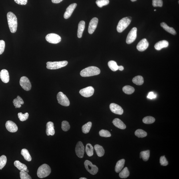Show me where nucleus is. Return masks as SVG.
<instances>
[{"instance_id":"1","label":"nucleus","mask_w":179,"mask_h":179,"mask_svg":"<svg viewBox=\"0 0 179 179\" xmlns=\"http://www.w3.org/2000/svg\"><path fill=\"white\" fill-rule=\"evenodd\" d=\"M8 24L10 31L12 33H15L17 31V17L11 12L7 14Z\"/></svg>"},{"instance_id":"2","label":"nucleus","mask_w":179,"mask_h":179,"mask_svg":"<svg viewBox=\"0 0 179 179\" xmlns=\"http://www.w3.org/2000/svg\"><path fill=\"white\" fill-rule=\"evenodd\" d=\"M100 72L99 68L95 66H91L82 70L80 74L82 77H87L98 75Z\"/></svg>"},{"instance_id":"3","label":"nucleus","mask_w":179,"mask_h":179,"mask_svg":"<svg viewBox=\"0 0 179 179\" xmlns=\"http://www.w3.org/2000/svg\"><path fill=\"white\" fill-rule=\"evenodd\" d=\"M51 172L50 166L46 164H42L38 168L37 174L40 178H44L49 176Z\"/></svg>"},{"instance_id":"4","label":"nucleus","mask_w":179,"mask_h":179,"mask_svg":"<svg viewBox=\"0 0 179 179\" xmlns=\"http://www.w3.org/2000/svg\"><path fill=\"white\" fill-rule=\"evenodd\" d=\"M132 18L130 17L123 18L120 20L118 24L117 30L119 33H122L124 31L130 24L131 22Z\"/></svg>"},{"instance_id":"5","label":"nucleus","mask_w":179,"mask_h":179,"mask_svg":"<svg viewBox=\"0 0 179 179\" xmlns=\"http://www.w3.org/2000/svg\"><path fill=\"white\" fill-rule=\"evenodd\" d=\"M68 63L67 61L48 62L47 63V68L49 69H58L65 67L67 65Z\"/></svg>"},{"instance_id":"6","label":"nucleus","mask_w":179,"mask_h":179,"mask_svg":"<svg viewBox=\"0 0 179 179\" xmlns=\"http://www.w3.org/2000/svg\"><path fill=\"white\" fill-rule=\"evenodd\" d=\"M58 103L62 106H67L70 105V102L67 96L62 92H59L57 96Z\"/></svg>"},{"instance_id":"7","label":"nucleus","mask_w":179,"mask_h":179,"mask_svg":"<svg viewBox=\"0 0 179 179\" xmlns=\"http://www.w3.org/2000/svg\"><path fill=\"white\" fill-rule=\"evenodd\" d=\"M85 168L90 174L92 175H95L97 174L98 171L97 166L93 165L92 163L88 160H86L84 163Z\"/></svg>"},{"instance_id":"8","label":"nucleus","mask_w":179,"mask_h":179,"mask_svg":"<svg viewBox=\"0 0 179 179\" xmlns=\"http://www.w3.org/2000/svg\"><path fill=\"white\" fill-rule=\"evenodd\" d=\"M46 39L49 43L53 44L59 43L61 41V38L59 36L55 33L48 34L46 37Z\"/></svg>"},{"instance_id":"9","label":"nucleus","mask_w":179,"mask_h":179,"mask_svg":"<svg viewBox=\"0 0 179 179\" xmlns=\"http://www.w3.org/2000/svg\"><path fill=\"white\" fill-rule=\"evenodd\" d=\"M20 84L22 88L26 91H29L31 89V82L28 78L25 76H23L21 78Z\"/></svg>"},{"instance_id":"10","label":"nucleus","mask_w":179,"mask_h":179,"mask_svg":"<svg viewBox=\"0 0 179 179\" xmlns=\"http://www.w3.org/2000/svg\"><path fill=\"white\" fill-rule=\"evenodd\" d=\"M137 29L136 27H134L131 30L127 37L126 40L127 43L128 44H131L135 41L137 37Z\"/></svg>"},{"instance_id":"11","label":"nucleus","mask_w":179,"mask_h":179,"mask_svg":"<svg viewBox=\"0 0 179 179\" xmlns=\"http://www.w3.org/2000/svg\"><path fill=\"white\" fill-rule=\"evenodd\" d=\"M94 92V88L92 86H89L80 90L79 93L84 97L88 98L93 95Z\"/></svg>"},{"instance_id":"12","label":"nucleus","mask_w":179,"mask_h":179,"mask_svg":"<svg viewBox=\"0 0 179 179\" xmlns=\"http://www.w3.org/2000/svg\"><path fill=\"white\" fill-rule=\"evenodd\" d=\"M84 146L81 141L77 143L75 148V152L78 157L82 158H83L84 154Z\"/></svg>"},{"instance_id":"13","label":"nucleus","mask_w":179,"mask_h":179,"mask_svg":"<svg viewBox=\"0 0 179 179\" xmlns=\"http://www.w3.org/2000/svg\"><path fill=\"white\" fill-rule=\"evenodd\" d=\"M110 108L111 111L116 114L122 115L124 113V110L121 106L115 103L110 104Z\"/></svg>"},{"instance_id":"14","label":"nucleus","mask_w":179,"mask_h":179,"mask_svg":"<svg viewBox=\"0 0 179 179\" xmlns=\"http://www.w3.org/2000/svg\"><path fill=\"white\" fill-rule=\"evenodd\" d=\"M98 19L94 17L90 20L89 23L88 31L90 34H92L95 31L98 24Z\"/></svg>"},{"instance_id":"15","label":"nucleus","mask_w":179,"mask_h":179,"mask_svg":"<svg viewBox=\"0 0 179 179\" xmlns=\"http://www.w3.org/2000/svg\"><path fill=\"white\" fill-rule=\"evenodd\" d=\"M5 126L8 131L11 132H15L18 129L17 125L11 120H8L6 122Z\"/></svg>"},{"instance_id":"16","label":"nucleus","mask_w":179,"mask_h":179,"mask_svg":"<svg viewBox=\"0 0 179 179\" xmlns=\"http://www.w3.org/2000/svg\"><path fill=\"white\" fill-rule=\"evenodd\" d=\"M149 46L147 40L146 39H143L140 41L137 46V49L139 51L143 52L145 51Z\"/></svg>"},{"instance_id":"17","label":"nucleus","mask_w":179,"mask_h":179,"mask_svg":"<svg viewBox=\"0 0 179 179\" xmlns=\"http://www.w3.org/2000/svg\"><path fill=\"white\" fill-rule=\"evenodd\" d=\"M77 5V4L74 3L71 4L67 8L64 15V18L67 19L71 17L72 13H73Z\"/></svg>"},{"instance_id":"18","label":"nucleus","mask_w":179,"mask_h":179,"mask_svg":"<svg viewBox=\"0 0 179 179\" xmlns=\"http://www.w3.org/2000/svg\"><path fill=\"white\" fill-rule=\"evenodd\" d=\"M46 134L48 136H53L55 134V130L54 129V124L53 122H48L46 125Z\"/></svg>"},{"instance_id":"19","label":"nucleus","mask_w":179,"mask_h":179,"mask_svg":"<svg viewBox=\"0 0 179 179\" xmlns=\"http://www.w3.org/2000/svg\"><path fill=\"white\" fill-rule=\"evenodd\" d=\"M0 77L4 83H8L9 81V75L7 70L5 69L1 70L0 72Z\"/></svg>"},{"instance_id":"20","label":"nucleus","mask_w":179,"mask_h":179,"mask_svg":"<svg viewBox=\"0 0 179 179\" xmlns=\"http://www.w3.org/2000/svg\"><path fill=\"white\" fill-rule=\"evenodd\" d=\"M168 42L167 41L162 40L156 43L155 45V48L156 50L159 51L163 48L168 47Z\"/></svg>"},{"instance_id":"21","label":"nucleus","mask_w":179,"mask_h":179,"mask_svg":"<svg viewBox=\"0 0 179 179\" xmlns=\"http://www.w3.org/2000/svg\"><path fill=\"white\" fill-rule=\"evenodd\" d=\"M114 125L118 128L122 129H124L126 128L125 124L119 118H116L112 121Z\"/></svg>"},{"instance_id":"22","label":"nucleus","mask_w":179,"mask_h":179,"mask_svg":"<svg viewBox=\"0 0 179 179\" xmlns=\"http://www.w3.org/2000/svg\"><path fill=\"white\" fill-rule=\"evenodd\" d=\"M85 28V22L84 21H81L78 24L77 31V36L79 38L82 37V34Z\"/></svg>"},{"instance_id":"23","label":"nucleus","mask_w":179,"mask_h":179,"mask_svg":"<svg viewBox=\"0 0 179 179\" xmlns=\"http://www.w3.org/2000/svg\"><path fill=\"white\" fill-rule=\"evenodd\" d=\"M125 162V160L124 159L120 160L116 163L115 166V171L116 172L119 173L121 171L122 169L124 167Z\"/></svg>"},{"instance_id":"24","label":"nucleus","mask_w":179,"mask_h":179,"mask_svg":"<svg viewBox=\"0 0 179 179\" xmlns=\"http://www.w3.org/2000/svg\"><path fill=\"white\" fill-rule=\"evenodd\" d=\"M161 26L167 32L173 35H176V33L174 28L169 27L166 23L162 22L161 24Z\"/></svg>"},{"instance_id":"25","label":"nucleus","mask_w":179,"mask_h":179,"mask_svg":"<svg viewBox=\"0 0 179 179\" xmlns=\"http://www.w3.org/2000/svg\"><path fill=\"white\" fill-rule=\"evenodd\" d=\"M13 102L16 108H21L22 104H24L23 99L19 96H17V98L13 100Z\"/></svg>"},{"instance_id":"26","label":"nucleus","mask_w":179,"mask_h":179,"mask_svg":"<svg viewBox=\"0 0 179 179\" xmlns=\"http://www.w3.org/2000/svg\"><path fill=\"white\" fill-rule=\"evenodd\" d=\"M94 149L96 154L98 157H101L104 155V150L102 146L96 144L94 146Z\"/></svg>"},{"instance_id":"27","label":"nucleus","mask_w":179,"mask_h":179,"mask_svg":"<svg viewBox=\"0 0 179 179\" xmlns=\"http://www.w3.org/2000/svg\"><path fill=\"white\" fill-rule=\"evenodd\" d=\"M14 165L20 171H26L27 167L25 164L22 163L19 161L17 160L14 162Z\"/></svg>"},{"instance_id":"28","label":"nucleus","mask_w":179,"mask_h":179,"mask_svg":"<svg viewBox=\"0 0 179 179\" xmlns=\"http://www.w3.org/2000/svg\"><path fill=\"white\" fill-rule=\"evenodd\" d=\"M21 154L23 156L25 159L27 161L30 162L32 160V158L28 151L26 149H23L22 150Z\"/></svg>"},{"instance_id":"29","label":"nucleus","mask_w":179,"mask_h":179,"mask_svg":"<svg viewBox=\"0 0 179 179\" xmlns=\"http://www.w3.org/2000/svg\"><path fill=\"white\" fill-rule=\"evenodd\" d=\"M150 155L149 150L143 151L140 153V158H142L144 161H147L149 158Z\"/></svg>"},{"instance_id":"30","label":"nucleus","mask_w":179,"mask_h":179,"mask_svg":"<svg viewBox=\"0 0 179 179\" xmlns=\"http://www.w3.org/2000/svg\"><path fill=\"white\" fill-rule=\"evenodd\" d=\"M132 81L137 85H142L144 83L143 78L141 76H136L133 79Z\"/></svg>"},{"instance_id":"31","label":"nucleus","mask_w":179,"mask_h":179,"mask_svg":"<svg viewBox=\"0 0 179 179\" xmlns=\"http://www.w3.org/2000/svg\"><path fill=\"white\" fill-rule=\"evenodd\" d=\"M92 123L91 122H89L87 124H84L82 127V131L83 133L87 134L90 131V130L92 127Z\"/></svg>"},{"instance_id":"32","label":"nucleus","mask_w":179,"mask_h":179,"mask_svg":"<svg viewBox=\"0 0 179 179\" xmlns=\"http://www.w3.org/2000/svg\"><path fill=\"white\" fill-rule=\"evenodd\" d=\"M108 65L110 69L112 71H116L118 70V66L116 62L113 60H111L108 62Z\"/></svg>"},{"instance_id":"33","label":"nucleus","mask_w":179,"mask_h":179,"mask_svg":"<svg viewBox=\"0 0 179 179\" xmlns=\"http://www.w3.org/2000/svg\"><path fill=\"white\" fill-rule=\"evenodd\" d=\"M129 174L130 172L128 168L127 167H125L120 173L119 176L121 178H126L129 176Z\"/></svg>"},{"instance_id":"34","label":"nucleus","mask_w":179,"mask_h":179,"mask_svg":"<svg viewBox=\"0 0 179 179\" xmlns=\"http://www.w3.org/2000/svg\"><path fill=\"white\" fill-rule=\"evenodd\" d=\"M94 149L92 145L88 143L86 145V152L87 155L89 157H91L93 155Z\"/></svg>"},{"instance_id":"35","label":"nucleus","mask_w":179,"mask_h":179,"mask_svg":"<svg viewBox=\"0 0 179 179\" xmlns=\"http://www.w3.org/2000/svg\"><path fill=\"white\" fill-rule=\"evenodd\" d=\"M123 91L127 94H130L133 93L135 91L134 88L130 86H126L123 88Z\"/></svg>"},{"instance_id":"36","label":"nucleus","mask_w":179,"mask_h":179,"mask_svg":"<svg viewBox=\"0 0 179 179\" xmlns=\"http://www.w3.org/2000/svg\"><path fill=\"white\" fill-rule=\"evenodd\" d=\"M135 134L138 138H143L147 136V134L145 131L141 129H138L136 131Z\"/></svg>"},{"instance_id":"37","label":"nucleus","mask_w":179,"mask_h":179,"mask_svg":"<svg viewBox=\"0 0 179 179\" xmlns=\"http://www.w3.org/2000/svg\"><path fill=\"white\" fill-rule=\"evenodd\" d=\"M155 121V119L151 116H147L145 117L143 119V122L144 124H150L153 123Z\"/></svg>"},{"instance_id":"38","label":"nucleus","mask_w":179,"mask_h":179,"mask_svg":"<svg viewBox=\"0 0 179 179\" xmlns=\"http://www.w3.org/2000/svg\"><path fill=\"white\" fill-rule=\"evenodd\" d=\"M109 2V0H96V3L98 7H102L108 5Z\"/></svg>"},{"instance_id":"39","label":"nucleus","mask_w":179,"mask_h":179,"mask_svg":"<svg viewBox=\"0 0 179 179\" xmlns=\"http://www.w3.org/2000/svg\"><path fill=\"white\" fill-rule=\"evenodd\" d=\"M7 157L5 155L0 157V170L2 169L5 166L7 162Z\"/></svg>"},{"instance_id":"40","label":"nucleus","mask_w":179,"mask_h":179,"mask_svg":"<svg viewBox=\"0 0 179 179\" xmlns=\"http://www.w3.org/2000/svg\"><path fill=\"white\" fill-rule=\"evenodd\" d=\"M18 116L21 122H24L28 118L29 115L28 112L25 114H23L21 112H19L18 114Z\"/></svg>"},{"instance_id":"41","label":"nucleus","mask_w":179,"mask_h":179,"mask_svg":"<svg viewBox=\"0 0 179 179\" xmlns=\"http://www.w3.org/2000/svg\"><path fill=\"white\" fill-rule=\"evenodd\" d=\"M61 128L64 131H67L70 128V125L69 122L66 121H63L62 122Z\"/></svg>"},{"instance_id":"42","label":"nucleus","mask_w":179,"mask_h":179,"mask_svg":"<svg viewBox=\"0 0 179 179\" xmlns=\"http://www.w3.org/2000/svg\"><path fill=\"white\" fill-rule=\"evenodd\" d=\"M99 135L100 136L104 137H110L111 136V134L109 131L104 129L100 131Z\"/></svg>"},{"instance_id":"43","label":"nucleus","mask_w":179,"mask_h":179,"mask_svg":"<svg viewBox=\"0 0 179 179\" xmlns=\"http://www.w3.org/2000/svg\"><path fill=\"white\" fill-rule=\"evenodd\" d=\"M20 177L21 179H31V177L24 170L20 171Z\"/></svg>"},{"instance_id":"44","label":"nucleus","mask_w":179,"mask_h":179,"mask_svg":"<svg viewBox=\"0 0 179 179\" xmlns=\"http://www.w3.org/2000/svg\"><path fill=\"white\" fill-rule=\"evenodd\" d=\"M152 5L154 7H161L163 5L162 0H153Z\"/></svg>"},{"instance_id":"45","label":"nucleus","mask_w":179,"mask_h":179,"mask_svg":"<svg viewBox=\"0 0 179 179\" xmlns=\"http://www.w3.org/2000/svg\"><path fill=\"white\" fill-rule=\"evenodd\" d=\"M160 161L161 165L166 166L168 164V161L164 156L161 157Z\"/></svg>"},{"instance_id":"46","label":"nucleus","mask_w":179,"mask_h":179,"mask_svg":"<svg viewBox=\"0 0 179 179\" xmlns=\"http://www.w3.org/2000/svg\"><path fill=\"white\" fill-rule=\"evenodd\" d=\"M5 42L3 40H0V55H1L5 51Z\"/></svg>"},{"instance_id":"47","label":"nucleus","mask_w":179,"mask_h":179,"mask_svg":"<svg viewBox=\"0 0 179 179\" xmlns=\"http://www.w3.org/2000/svg\"><path fill=\"white\" fill-rule=\"evenodd\" d=\"M14 1L18 5H25L28 2V0H14Z\"/></svg>"},{"instance_id":"48","label":"nucleus","mask_w":179,"mask_h":179,"mask_svg":"<svg viewBox=\"0 0 179 179\" xmlns=\"http://www.w3.org/2000/svg\"><path fill=\"white\" fill-rule=\"evenodd\" d=\"M157 96L156 94H155L154 92H151L149 93L147 97L149 99H153L156 98Z\"/></svg>"},{"instance_id":"49","label":"nucleus","mask_w":179,"mask_h":179,"mask_svg":"<svg viewBox=\"0 0 179 179\" xmlns=\"http://www.w3.org/2000/svg\"><path fill=\"white\" fill-rule=\"evenodd\" d=\"M63 1V0H52V3H59Z\"/></svg>"},{"instance_id":"50","label":"nucleus","mask_w":179,"mask_h":179,"mask_svg":"<svg viewBox=\"0 0 179 179\" xmlns=\"http://www.w3.org/2000/svg\"><path fill=\"white\" fill-rule=\"evenodd\" d=\"M118 69L120 70V71H122L124 69V67L122 66H118Z\"/></svg>"},{"instance_id":"51","label":"nucleus","mask_w":179,"mask_h":179,"mask_svg":"<svg viewBox=\"0 0 179 179\" xmlns=\"http://www.w3.org/2000/svg\"><path fill=\"white\" fill-rule=\"evenodd\" d=\"M87 178H80V179H87Z\"/></svg>"},{"instance_id":"52","label":"nucleus","mask_w":179,"mask_h":179,"mask_svg":"<svg viewBox=\"0 0 179 179\" xmlns=\"http://www.w3.org/2000/svg\"><path fill=\"white\" fill-rule=\"evenodd\" d=\"M136 1L137 0H131V1L132 2L135 1Z\"/></svg>"},{"instance_id":"53","label":"nucleus","mask_w":179,"mask_h":179,"mask_svg":"<svg viewBox=\"0 0 179 179\" xmlns=\"http://www.w3.org/2000/svg\"><path fill=\"white\" fill-rule=\"evenodd\" d=\"M26 172H29V170L27 169L26 170Z\"/></svg>"},{"instance_id":"54","label":"nucleus","mask_w":179,"mask_h":179,"mask_svg":"<svg viewBox=\"0 0 179 179\" xmlns=\"http://www.w3.org/2000/svg\"><path fill=\"white\" fill-rule=\"evenodd\" d=\"M156 11V9L154 10V11Z\"/></svg>"}]
</instances>
